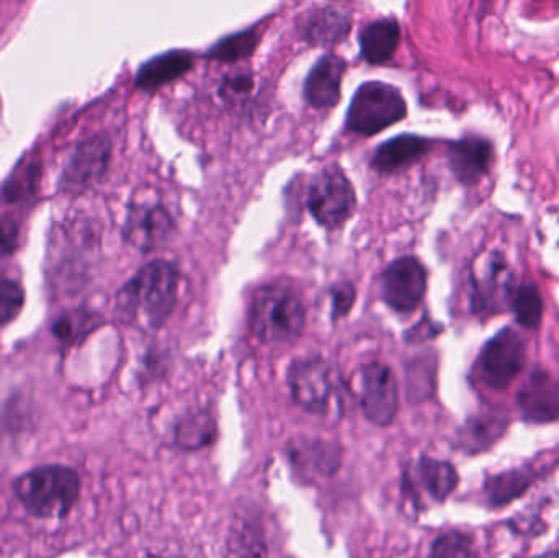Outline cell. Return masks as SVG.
<instances>
[{
    "mask_svg": "<svg viewBox=\"0 0 559 558\" xmlns=\"http://www.w3.org/2000/svg\"><path fill=\"white\" fill-rule=\"evenodd\" d=\"M111 157V143L104 134L82 141L62 174V187L69 192H81L97 183L107 173Z\"/></svg>",
    "mask_w": 559,
    "mask_h": 558,
    "instance_id": "obj_11",
    "label": "cell"
},
{
    "mask_svg": "<svg viewBox=\"0 0 559 558\" xmlns=\"http://www.w3.org/2000/svg\"><path fill=\"white\" fill-rule=\"evenodd\" d=\"M347 71V62L335 55H324L312 66L306 75L302 95L309 107L329 110L341 102L342 79Z\"/></svg>",
    "mask_w": 559,
    "mask_h": 558,
    "instance_id": "obj_14",
    "label": "cell"
},
{
    "mask_svg": "<svg viewBox=\"0 0 559 558\" xmlns=\"http://www.w3.org/2000/svg\"><path fill=\"white\" fill-rule=\"evenodd\" d=\"M524 359V341L514 330L506 328L486 344L479 357L483 382L492 389H506L521 373Z\"/></svg>",
    "mask_w": 559,
    "mask_h": 558,
    "instance_id": "obj_10",
    "label": "cell"
},
{
    "mask_svg": "<svg viewBox=\"0 0 559 558\" xmlns=\"http://www.w3.org/2000/svg\"><path fill=\"white\" fill-rule=\"evenodd\" d=\"M361 58L368 64H384L393 58L401 43L400 22L393 16L373 20L358 33Z\"/></svg>",
    "mask_w": 559,
    "mask_h": 558,
    "instance_id": "obj_19",
    "label": "cell"
},
{
    "mask_svg": "<svg viewBox=\"0 0 559 558\" xmlns=\"http://www.w3.org/2000/svg\"><path fill=\"white\" fill-rule=\"evenodd\" d=\"M25 304V295L19 284L0 277V324L10 323L19 317Z\"/></svg>",
    "mask_w": 559,
    "mask_h": 558,
    "instance_id": "obj_28",
    "label": "cell"
},
{
    "mask_svg": "<svg viewBox=\"0 0 559 558\" xmlns=\"http://www.w3.org/2000/svg\"><path fill=\"white\" fill-rule=\"evenodd\" d=\"M306 206L319 226L337 229L354 215L357 193L341 167H324L309 180Z\"/></svg>",
    "mask_w": 559,
    "mask_h": 558,
    "instance_id": "obj_5",
    "label": "cell"
},
{
    "mask_svg": "<svg viewBox=\"0 0 559 558\" xmlns=\"http://www.w3.org/2000/svg\"><path fill=\"white\" fill-rule=\"evenodd\" d=\"M459 485V474L449 462L420 458L404 478V490L411 500L420 503L424 498L442 503Z\"/></svg>",
    "mask_w": 559,
    "mask_h": 558,
    "instance_id": "obj_12",
    "label": "cell"
},
{
    "mask_svg": "<svg viewBox=\"0 0 559 558\" xmlns=\"http://www.w3.org/2000/svg\"><path fill=\"white\" fill-rule=\"evenodd\" d=\"M176 235V219L160 202L140 200L128 210L123 238L141 252H153L169 245Z\"/></svg>",
    "mask_w": 559,
    "mask_h": 558,
    "instance_id": "obj_8",
    "label": "cell"
},
{
    "mask_svg": "<svg viewBox=\"0 0 559 558\" xmlns=\"http://www.w3.org/2000/svg\"><path fill=\"white\" fill-rule=\"evenodd\" d=\"M508 419L501 413L489 412L469 419L462 432V442L468 451L491 448L506 431Z\"/></svg>",
    "mask_w": 559,
    "mask_h": 558,
    "instance_id": "obj_21",
    "label": "cell"
},
{
    "mask_svg": "<svg viewBox=\"0 0 559 558\" xmlns=\"http://www.w3.org/2000/svg\"><path fill=\"white\" fill-rule=\"evenodd\" d=\"M491 161L492 146L483 138H465L450 144V167L460 182H478L488 173Z\"/></svg>",
    "mask_w": 559,
    "mask_h": 558,
    "instance_id": "obj_18",
    "label": "cell"
},
{
    "mask_svg": "<svg viewBox=\"0 0 559 558\" xmlns=\"http://www.w3.org/2000/svg\"><path fill=\"white\" fill-rule=\"evenodd\" d=\"M235 543L238 547L239 556L242 558H265L267 547H265L264 536L261 527L255 523H239V530L235 531Z\"/></svg>",
    "mask_w": 559,
    "mask_h": 558,
    "instance_id": "obj_26",
    "label": "cell"
},
{
    "mask_svg": "<svg viewBox=\"0 0 559 558\" xmlns=\"http://www.w3.org/2000/svg\"><path fill=\"white\" fill-rule=\"evenodd\" d=\"M298 32L311 46L329 48L341 45L350 35L352 13L335 5L314 7L298 20Z\"/></svg>",
    "mask_w": 559,
    "mask_h": 558,
    "instance_id": "obj_13",
    "label": "cell"
},
{
    "mask_svg": "<svg viewBox=\"0 0 559 558\" xmlns=\"http://www.w3.org/2000/svg\"><path fill=\"white\" fill-rule=\"evenodd\" d=\"M13 491L29 514L43 520L64 518L81 491L78 472L61 465L33 468L16 478Z\"/></svg>",
    "mask_w": 559,
    "mask_h": 558,
    "instance_id": "obj_3",
    "label": "cell"
},
{
    "mask_svg": "<svg viewBox=\"0 0 559 558\" xmlns=\"http://www.w3.org/2000/svg\"><path fill=\"white\" fill-rule=\"evenodd\" d=\"M532 484V475L525 471H511L496 475L486 485L489 500L495 504H506L521 497Z\"/></svg>",
    "mask_w": 559,
    "mask_h": 558,
    "instance_id": "obj_23",
    "label": "cell"
},
{
    "mask_svg": "<svg viewBox=\"0 0 559 558\" xmlns=\"http://www.w3.org/2000/svg\"><path fill=\"white\" fill-rule=\"evenodd\" d=\"M252 91H254V75L248 72L226 75L225 81L219 85V95L229 104L245 100Z\"/></svg>",
    "mask_w": 559,
    "mask_h": 558,
    "instance_id": "obj_29",
    "label": "cell"
},
{
    "mask_svg": "<svg viewBox=\"0 0 559 558\" xmlns=\"http://www.w3.org/2000/svg\"><path fill=\"white\" fill-rule=\"evenodd\" d=\"M430 558H478V554L466 534L452 531L433 543Z\"/></svg>",
    "mask_w": 559,
    "mask_h": 558,
    "instance_id": "obj_25",
    "label": "cell"
},
{
    "mask_svg": "<svg viewBox=\"0 0 559 558\" xmlns=\"http://www.w3.org/2000/svg\"><path fill=\"white\" fill-rule=\"evenodd\" d=\"M36 182H38V166L26 163L22 169H16L13 177L7 180L5 187H3V197L9 202L26 199V195L35 189Z\"/></svg>",
    "mask_w": 559,
    "mask_h": 558,
    "instance_id": "obj_27",
    "label": "cell"
},
{
    "mask_svg": "<svg viewBox=\"0 0 559 558\" xmlns=\"http://www.w3.org/2000/svg\"><path fill=\"white\" fill-rule=\"evenodd\" d=\"M195 66V56L186 49L160 52L143 62L134 75V84L144 92L159 91L164 85L179 81Z\"/></svg>",
    "mask_w": 559,
    "mask_h": 558,
    "instance_id": "obj_16",
    "label": "cell"
},
{
    "mask_svg": "<svg viewBox=\"0 0 559 558\" xmlns=\"http://www.w3.org/2000/svg\"><path fill=\"white\" fill-rule=\"evenodd\" d=\"M426 294L427 271L414 256L396 259L381 274V298L396 313H413L423 304Z\"/></svg>",
    "mask_w": 559,
    "mask_h": 558,
    "instance_id": "obj_7",
    "label": "cell"
},
{
    "mask_svg": "<svg viewBox=\"0 0 559 558\" xmlns=\"http://www.w3.org/2000/svg\"><path fill=\"white\" fill-rule=\"evenodd\" d=\"M85 320H87V317H84V314H78V317L75 314H62L52 327V333L62 343H69V341H74L79 333L87 328Z\"/></svg>",
    "mask_w": 559,
    "mask_h": 558,
    "instance_id": "obj_31",
    "label": "cell"
},
{
    "mask_svg": "<svg viewBox=\"0 0 559 558\" xmlns=\"http://www.w3.org/2000/svg\"><path fill=\"white\" fill-rule=\"evenodd\" d=\"M535 558H559V553H548L545 556L535 557Z\"/></svg>",
    "mask_w": 559,
    "mask_h": 558,
    "instance_id": "obj_33",
    "label": "cell"
},
{
    "mask_svg": "<svg viewBox=\"0 0 559 558\" xmlns=\"http://www.w3.org/2000/svg\"><path fill=\"white\" fill-rule=\"evenodd\" d=\"M249 324L261 343L271 346L293 343L305 331V301L298 290L285 282L262 285L252 297Z\"/></svg>",
    "mask_w": 559,
    "mask_h": 558,
    "instance_id": "obj_2",
    "label": "cell"
},
{
    "mask_svg": "<svg viewBox=\"0 0 559 558\" xmlns=\"http://www.w3.org/2000/svg\"><path fill=\"white\" fill-rule=\"evenodd\" d=\"M525 419L551 423L559 418V380L545 370H535L518 395Z\"/></svg>",
    "mask_w": 559,
    "mask_h": 558,
    "instance_id": "obj_15",
    "label": "cell"
},
{
    "mask_svg": "<svg viewBox=\"0 0 559 558\" xmlns=\"http://www.w3.org/2000/svg\"><path fill=\"white\" fill-rule=\"evenodd\" d=\"M286 380L292 399L309 415L328 416L335 412L337 387L334 372L322 357L309 356L293 360Z\"/></svg>",
    "mask_w": 559,
    "mask_h": 558,
    "instance_id": "obj_6",
    "label": "cell"
},
{
    "mask_svg": "<svg viewBox=\"0 0 559 558\" xmlns=\"http://www.w3.org/2000/svg\"><path fill=\"white\" fill-rule=\"evenodd\" d=\"M432 147V141L417 134H400L384 141L374 150L371 167L378 174L390 176L423 159Z\"/></svg>",
    "mask_w": 559,
    "mask_h": 558,
    "instance_id": "obj_17",
    "label": "cell"
},
{
    "mask_svg": "<svg viewBox=\"0 0 559 558\" xmlns=\"http://www.w3.org/2000/svg\"><path fill=\"white\" fill-rule=\"evenodd\" d=\"M179 284V269L173 262H150L118 292V314L127 323L159 330L176 310Z\"/></svg>",
    "mask_w": 559,
    "mask_h": 558,
    "instance_id": "obj_1",
    "label": "cell"
},
{
    "mask_svg": "<svg viewBox=\"0 0 559 558\" xmlns=\"http://www.w3.org/2000/svg\"><path fill=\"white\" fill-rule=\"evenodd\" d=\"M407 105L400 88L370 81L355 91L345 127L358 136H374L406 118Z\"/></svg>",
    "mask_w": 559,
    "mask_h": 558,
    "instance_id": "obj_4",
    "label": "cell"
},
{
    "mask_svg": "<svg viewBox=\"0 0 559 558\" xmlns=\"http://www.w3.org/2000/svg\"><path fill=\"white\" fill-rule=\"evenodd\" d=\"M216 425L205 413L189 415L177 428V441L186 449H200L212 444Z\"/></svg>",
    "mask_w": 559,
    "mask_h": 558,
    "instance_id": "obj_22",
    "label": "cell"
},
{
    "mask_svg": "<svg viewBox=\"0 0 559 558\" xmlns=\"http://www.w3.org/2000/svg\"><path fill=\"white\" fill-rule=\"evenodd\" d=\"M514 313L522 327L534 330L544 317V301L534 285L521 287L514 297Z\"/></svg>",
    "mask_w": 559,
    "mask_h": 558,
    "instance_id": "obj_24",
    "label": "cell"
},
{
    "mask_svg": "<svg viewBox=\"0 0 559 558\" xmlns=\"http://www.w3.org/2000/svg\"><path fill=\"white\" fill-rule=\"evenodd\" d=\"M358 399L364 415L373 425L388 426L400 408L393 370L381 363H370L358 372Z\"/></svg>",
    "mask_w": 559,
    "mask_h": 558,
    "instance_id": "obj_9",
    "label": "cell"
},
{
    "mask_svg": "<svg viewBox=\"0 0 559 558\" xmlns=\"http://www.w3.org/2000/svg\"><path fill=\"white\" fill-rule=\"evenodd\" d=\"M331 300L332 320H341V318L347 317L354 308L355 300H357V288L350 281L338 282V284L332 285Z\"/></svg>",
    "mask_w": 559,
    "mask_h": 558,
    "instance_id": "obj_30",
    "label": "cell"
},
{
    "mask_svg": "<svg viewBox=\"0 0 559 558\" xmlns=\"http://www.w3.org/2000/svg\"><path fill=\"white\" fill-rule=\"evenodd\" d=\"M261 43V33L258 28L242 29V32L233 33L219 39L216 45L206 51L205 58L212 61L225 62V64H235L242 59L251 58Z\"/></svg>",
    "mask_w": 559,
    "mask_h": 558,
    "instance_id": "obj_20",
    "label": "cell"
},
{
    "mask_svg": "<svg viewBox=\"0 0 559 558\" xmlns=\"http://www.w3.org/2000/svg\"><path fill=\"white\" fill-rule=\"evenodd\" d=\"M19 225L12 218H0V259L7 258L15 251L19 242Z\"/></svg>",
    "mask_w": 559,
    "mask_h": 558,
    "instance_id": "obj_32",
    "label": "cell"
}]
</instances>
